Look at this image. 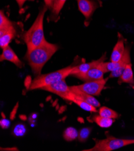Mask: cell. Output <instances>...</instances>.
Wrapping results in <instances>:
<instances>
[{
    "mask_svg": "<svg viewBox=\"0 0 134 151\" xmlns=\"http://www.w3.org/2000/svg\"><path fill=\"white\" fill-rule=\"evenodd\" d=\"M99 115L110 119H117L119 117V114L114 110L108 108L107 107H102L99 110Z\"/></svg>",
    "mask_w": 134,
    "mask_h": 151,
    "instance_id": "cell-18",
    "label": "cell"
},
{
    "mask_svg": "<svg viewBox=\"0 0 134 151\" xmlns=\"http://www.w3.org/2000/svg\"><path fill=\"white\" fill-rule=\"evenodd\" d=\"M95 145L84 151H111L128 145L134 144V140L117 139L111 135H107L105 139L95 140Z\"/></svg>",
    "mask_w": 134,
    "mask_h": 151,
    "instance_id": "cell-4",
    "label": "cell"
},
{
    "mask_svg": "<svg viewBox=\"0 0 134 151\" xmlns=\"http://www.w3.org/2000/svg\"><path fill=\"white\" fill-rule=\"evenodd\" d=\"M0 60L1 62L4 60L10 62L19 68H22L23 66L22 62L9 45L3 48V52L0 57Z\"/></svg>",
    "mask_w": 134,
    "mask_h": 151,
    "instance_id": "cell-12",
    "label": "cell"
},
{
    "mask_svg": "<svg viewBox=\"0 0 134 151\" xmlns=\"http://www.w3.org/2000/svg\"><path fill=\"white\" fill-rule=\"evenodd\" d=\"M78 9L87 20H89L96 10L102 6L100 0H77Z\"/></svg>",
    "mask_w": 134,
    "mask_h": 151,
    "instance_id": "cell-7",
    "label": "cell"
},
{
    "mask_svg": "<svg viewBox=\"0 0 134 151\" xmlns=\"http://www.w3.org/2000/svg\"><path fill=\"white\" fill-rule=\"evenodd\" d=\"M125 48L124 39L120 37L118 38L117 42L114 47L111 55V61L113 62H118L120 61L124 54Z\"/></svg>",
    "mask_w": 134,
    "mask_h": 151,
    "instance_id": "cell-13",
    "label": "cell"
},
{
    "mask_svg": "<svg viewBox=\"0 0 134 151\" xmlns=\"http://www.w3.org/2000/svg\"><path fill=\"white\" fill-rule=\"evenodd\" d=\"M75 66H69L46 74H41L34 78L29 86V90L41 89L44 86H48L59 80L65 79L70 75L71 72Z\"/></svg>",
    "mask_w": 134,
    "mask_h": 151,
    "instance_id": "cell-3",
    "label": "cell"
},
{
    "mask_svg": "<svg viewBox=\"0 0 134 151\" xmlns=\"http://www.w3.org/2000/svg\"><path fill=\"white\" fill-rule=\"evenodd\" d=\"M67 0H53L52 6L51 8L53 18H57L59 12L62 10Z\"/></svg>",
    "mask_w": 134,
    "mask_h": 151,
    "instance_id": "cell-17",
    "label": "cell"
},
{
    "mask_svg": "<svg viewBox=\"0 0 134 151\" xmlns=\"http://www.w3.org/2000/svg\"><path fill=\"white\" fill-rule=\"evenodd\" d=\"M78 137V132L76 129L72 127L67 128L63 133V137L65 140L71 142L75 140Z\"/></svg>",
    "mask_w": 134,
    "mask_h": 151,
    "instance_id": "cell-19",
    "label": "cell"
},
{
    "mask_svg": "<svg viewBox=\"0 0 134 151\" xmlns=\"http://www.w3.org/2000/svg\"><path fill=\"white\" fill-rule=\"evenodd\" d=\"M47 9L48 7L46 5L42 8L35 21L24 35L27 50L36 48L46 41L43 31V19Z\"/></svg>",
    "mask_w": 134,
    "mask_h": 151,
    "instance_id": "cell-2",
    "label": "cell"
},
{
    "mask_svg": "<svg viewBox=\"0 0 134 151\" xmlns=\"http://www.w3.org/2000/svg\"><path fill=\"white\" fill-rule=\"evenodd\" d=\"M18 106H19V104L17 103L16 105L14 106V107L13 108L12 111L10 113V119L11 120H13L14 119V118H15L16 117V114L17 113V110H18Z\"/></svg>",
    "mask_w": 134,
    "mask_h": 151,
    "instance_id": "cell-24",
    "label": "cell"
},
{
    "mask_svg": "<svg viewBox=\"0 0 134 151\" xmlns=\"http://www.w3.org/2000/svg\"><path fill=\"white\" fill-rule=\"evenodd\" d=\"M92 131L90 128H84L81 129L78 134V140L81 142H85L88 138Z\"/></svg>",
    "mask_w": 134,
    "mask_h": 151,
    "instance_id": "cell-20",
    "label": "cell"
},
{
    "mask_svg": "<svg viewBox=\"0 0 134 151\" xmlns=\"http://www.w3.org/2000/svg\"><path fill=\"white\" fill-rule=\"evenodd\" d=\"M110 78H103L99 80L87 81L85 83L77 86V87L82 92L92 96H99L105 84Z\"/></svg>",
    "mask_w": 134,
    "mask_h": 151,
    "instance_id": "cell-6",
    "label": "cell"
},
{
    "mask_svg": "<svg viewBox=\"0 0 134 151\" xmlns=\"http://www.w3.org/2000/svg\"><path fill=\"white\" fill-rule=\"evenodd\" d=\"M70 89L71 90V95L73 98L82 100L91 104L96 108L100 107V104L97 99H96L93 96L82 92V90H80L77 87V86H70Z\"/></svg>",
    "mask_w": 134,
    "mask_h": 151,
    "instance_id": "cell-8",
    "label": "cell"
},
{
    "mask_svg": "<svg viewBox=\"0 0 134 151\" xmlns=\"http://www.w3.org/2000/svg\"><path fill=\"white\" fill-rule=\"evenodd\" d=\"M93 121L101 128H109L112 126L114 120L113 119L103 117L100 115H96L93 118Z\"/></svg>",
    "mask_w": 134,
    "mask_h": 151,
    "instance_id": "cell-15",
    "label": "cell"
},
{
    "mask_svg": "<svg viewBox=\"0 0 134 151\" xmlns=\"http://www.w3.org/2000/svg\"><path fill=\"white\" fill-rule=\"evenodd\" d=\"M119 78H120V80L118 81V82L134 85L133 73L131 63L126 66L123 72Z\"/></svg>",
    "mask_w": 134,
    "mask_h": 151,
    "instance_id": "cell-14",
    "label": "cell"
},
{
    "mask_svg": "<svg viewBox=\"0 0 134 151\" xmlns=\"http://www.w3.org/2000/svg\"><path fill=\"white\" fill-rule=\"evenodd\" d=\"M27 1V0H16V1L19 7H22Z\"/></svg>",
    "mask_w": 134,
    "mask_h": 151,
    "instance_id": "cell-26",
    "label": "cell"
},
{
    "mask_svg": "<svg viewBox=\"0 0 134 151\" xmlns=\"http://www.w3.org/2000/svg\"><path fill=\"white\" fill-rule=\"evenodd\" d=\"M26 132V128L22 124H18L14 128L13 134L16 136H22Z\"/></svg>",
    "mask_w": 134,
    "mask_h": 151,
    "instance_id": "cell-22",
    "label": "cell"
},
{
    "mask_svg": "<svg viewBox=\"0 0 134 151\" xmlns=\"http://www.w3.org/2000/svg\"><path fill=\"white\" fill-rule=\"evenodd\" d=\"M58 50L55 44L47 40L40 46L30 50H27L25 58L30 66L33 73L39 76L41 71L48 60Z\"/></svg>",
    "mask_w": 134,
    "mask_h": 151,
    "instance_id": "cell-1",
    "label": "cell"
},
{
    "mask_svg": "<svg viewBox=\"0 0 134 151\" xmlns=\"http://www.w3.org/2000/svg\"><path fill=\"white\" fill-rule=\"evenodd\" d=\"M104 73L97 67L92 68L84 73H78L73 76L85 82L96 81L103 79Z\"/></svg>",
    "mask_w": 134,
    "mask_h": 151,
    "instance_id": "cell-10",
    "label": "cell"
},
{
    "mask_svg": "<svg viewBox=\"0 0 134 151\" xmlns=\"http://www.w3.org/2000/svg\"><path fill=\"white\" fill-rule=\"evenodd\" d=\"M70 102H74L75 104H76L77 105L81 108L82 109H83L84 110H85L87 111H89V112H94L96 113L97 112V110L96 108L93 105H92L91 104H88L82 100L79 99H77L73 98L72 95H71V92H70Z\"/></svg>",
    "mask_w": 134,
    "mask_h": 151,
    "instance_id": "cell-16",
    "label": "cell"
},
{
    "mask_svg": "<svg viewBox=\"0 0 134 151\" xmlns=\"http://www.w3.org/2000/svg\"><path fill=\"white\" fill-rule=\"evenodd\" d=\"M41 90L54 93L66 101H70L71 90L70 89V87L67 85L65 79L44 86L42 88Z\"/></svg>",
    "mask_w": 134,
    "mask_h": 151,
    "instance_id": "cell-5",
    "label": "cell"
},
{
    "mask_svg": "<svg viewBox=\"0 0 134 151\" xmlns=\"http://www.w3.org/2000/svg\"><path fill=\"white\" fill-rule=\"evenodd\" d=\"M106 53H105L98 60H93V61L89 63H82L78 66H75L72 69L70 75H74L78 73H84L92 68L97 67L99 64L103 62L104 60L106 59Z\"/></svg>",
    "mask_w": 134,
    "mask_h": 151,
    "instance_id": "cell-9",
    "label": "cell"
},
{
    "mask_svg": "<svg viewBox=\"0 0 134 151\" xmlns=\"http://www.w3.org/2000/svg\"><path fill=\"white\" fill-rule=\"evenodd\" d=\"M12 25V23L6 17V15L3 10H1V12H0V29L8 27Z\"/></svg>",
    "mask_w": 134,
    "mask_h": 151,
    "instance_id": "cell-21",
    "label": "cell"
},
{
    "mask_svg": "<svg viewBox=\"0 0 134 151\" xmlns=\"http://www.w3.org/2000/svg\"><path fill=\"white\" fill-rule=\"evenodd\" d=\"M10 125V122L9 120L6 119L5 118L1 120V121H0V125H1V128L3 129H7L9 127Z\"/></svg>",
    "mask_w": 134,
    "mask_h": 151,
    "instance_id": "cell-23",
    "label": "cell"
},
{
    "mask_svg": "<svg viewBox=\"0 0 134 151\" xmlns=\"http://www.w3.org/2000/svg\"><path fill=\"white\" fill-rule=\"evenodd\" d=\"M16 35V30L13 25L0 29V47L3 49L10 43Z\"/></svg>",
    "mask_w": 134,
    "mask_h": 151,
    "instance_id": "cell-11",
    "label": "cell"
},
{
    "mask_svg": "<svg viewBox=\"0 0 134 151\" xmlns=\"http://www.w3.org/2000/svg\"><path fill=\"white\" fill-rule=\"evenodd\" d=\"M43 1L44 3H45V5L48 7V8L51 9L53 3V0H43Z\"/></svg>",
    "mask_w": 134,
    "mask_h": 151,
    "instance_id": "cell-25",
    "label": "cell"
}]
</instances>
